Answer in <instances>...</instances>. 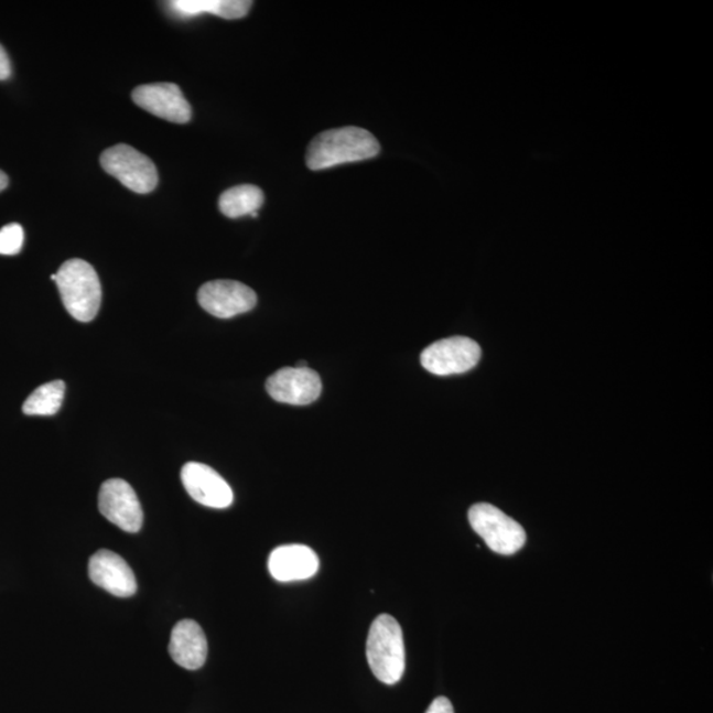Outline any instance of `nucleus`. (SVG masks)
<instances>
[{
  "mask_svg": "<svg viewBox=\"0 0 713 713\" xmlns=\"http://www.w3.org/2000/svg\"><path fill=\"white\" fill-rule=\"evenodd\" d=\"M251 6V2H245V0H173V2H166V9L179 19H192L203 15V13H213V15L229 20L241 19L248 15Z\"/></svg>",
  "mask_w": 713,
  "mask_h": 713,
  "instance_id": "nucleus-15",
  "label": "nucleus"
},
{
  "mask_svg": "<svg viewBox=\"0 0 713 713\" xmlns=\"http://www.w3.org/2000/svg\"><path fill=\"white\" fill-rule=\"evenodd\" d=\"M198 303L210 315L230 318L255 309L256 292L236 281H212L198 290Z\"/></svg>",
  "mask_w": 713,
  "mask_h": 713,
  "instance_id": "nucleus-8",
  "label": "nucleus"
},
{
  "mask_svg": "<svg viewBox=\"0 0 713 713\" xmlns=\"http://www.w3.org/2000/svg\"><path fill=\"white\" fill-rule=\"evenodd\" d=\"M24 244V230L19 224H10L0 229V256H17Z\"/></svg>",
  "mask_w": 713,
  "mask_h": 713,
  "instance_id": "nucleus-18",
  "label": "nucleus"
},
{
  "mask_svg": "<svg viewBox=\"0 0 713 713\" xmlns=\"http://www.w3.org/2000/svg\"><path fill=\"white\" fill-rule=\"evenodd\" d=\"M296 368H309V364H306V361H300V363L296 365Z\"/></svg>",
  "mask_w": 713,
  "mask_h": 713,
  "instance_id": "nucleus-22",
  "label": "nucleus"
},
{
  "mask_svg": "<svg viewBox=\"0 0 713 713\" xmlns=\"http://www.w3.org/2000/svg\"><path fill=\"white\" fill-rule=\"evenodd\" d=\"M132 101L150 115L172 123H188L192 108L176 84L162 83L138 86Z\"/></svg>",
  "mask_w": 713,
  "mask_h": 713,
  "instance_id": "nucleus-10",
  "label": "nucleus"
},
{
  "mask_svg": "<svg viewBox=\"0 0 713 713\" xmlns=\"http://www.w3.org/2000/svg\"><path fill=\"white\" fill-rule=\"evenodd\" d=\"M472 529L499 555H515L526 543V532L515 519L490 504L473 505L468 512Z\"/></svg>",
  "mask_w": 713,
  "mask_h": 713,
  "instance_id": "nucleus-4",
  "label": "nucleus"
},
{
  "mask_svg": "<svg viewBox=\"0 0 713 713\" xmlns=\"http://www.w3.org/2000/svg\"><path fill=\"white\" fill-rule=\"evenodd\" d=\"M379 151L381 145L371 132L349 126L318 134L306 150L305 160L310 170L322 171L376 158Z\"/></svg>",
  "mask_w": 713,
  "mask_h": 713,
  "instance_id": "nucleus-1",
  "label": "nucleus"
},
{
  "mask_svg": "<svg viewBox=\"0 0 713 713\" xmlns=\"http://www.w3.org/2000/svg\"><path fill=\"white\" fill-rule=\"evenodd\" d=\"M425 713H455L453 705L449 699L439 696L433 701Z\"/></svg>",
  "mask_w": 713,
  "mask_h": 713,
  "instance_id": "nucleus-19",
  "label": "nucleus"
},
{
  "mask_svg": "<svg viewBox=\"0 0 713 713\" xmlns=\"http://www.w3.org/2000/svg\"><path fill=\"white\" fill-rule=\"evenodd\" d=\"M56 284L66 311L77 322L89 323L101 306V282L93 266L83 259H69L56 274Z\"/></svg>",
  "mask_w": 713,
  "mask_h": 713,
  "instance_id": "nucleus-3",
  "label": "nucleus"
},
{
  "mask_svg": "<svg viewBox=\"0 0 713 713\" xmlns=\"http://www.w3.org/2000/svg\"><path fill=\"white\" fill-rule=\"evenodd\" d=\"M318 568L316 552L304 544L279 545L269 558L271 576L282 583L311 579L316 575Z\"/></svg>",
  "mask_w": 713,
  "mask_h": 713,
  "instance_id": "nucleus-13",
  "label": "nucleus"
},
{
  "mask_svg": "<svg viewBox=\"0 0 713 713\" xmlns=\"http://www.w3.org/2000/svg\"><path fill=\"white\" fill-rule=\"evenodd\" d=\"M102 169L126 188L145 195L156 188L158 170L150 158L128 144H118L101 155Z\"/></svg>",
  "mask_w": 713,
  "mask_h": 713,
  "instance_id": "nucleus-5",
  "label": "nucleus"
},
{
  "mask_svg": "<svg viewBox=\"0 0 713 713\" xmlns=\"http://www.w3.org/2000/svg\"><path fill=\"white\" fill-rule=\"evenodd\" d=\"M366 658L379 682L396 684L406 669V650L401 625L390 615H381L370 626Z\"/></svg>",
  "mask_w": 713,
  "mask_h": 713,
  "instance_id": "nucleus-2",
  "label": "nucleus"
},
{
  "mask_svg": "<svg viewBox=\"0 0 713 713\" xmlns=\"http://www.w3.org/2000/svg\"><path fill=\"white\" fill-rule=\"evenodd\" d=\"M482 348L468 337H451L433 343L421 356L423 368L435 376L463 375L475 368Z\"/></svg>",
  "mask_w": 713,
  "mask_h": 713,
  "instance_id": "nucleus-6",
  "label": "nucleus"
},
{
  "mask_svg": "<svg viewBox=\"0 0 713 713\" xmlns=\"http://www.w3.org/2000/svg\"><path fill=\"white\" fill-rule=\"evenodd\" d=\"M98 508L112 525L126 532H138L143 525L142 505L134 489L121 478L105 482L99 489Z\"/></svg>",
  "mask_w": 713,
  "mask_h": 713,
  "instance_id": "nucleus-7",
  "label": "nucleus"
},
{
  "mask_svg": "<svg viewBox=\"0 0 713 713\" xmlns=\"http://www.w3.org/2000/svg\"><path fill=\"white\" fill-rule=\"evenodd\" d=\"M182 482L188 495L196 503L208 508L226 509L235 499L230 485L209 465L185 464L182 469Z\"/></svg>",
  "mask_w": 713,
  "mask_h": 713,
  "instance_id": "nucleus-11",
  "label": "nucleus"
},
{
  "mask_svg": "<svg viewBox=\"0 0 713 713\" xmlns=\"http://www.w3.org/2000/svg\"><path fill=\"white\" fill-rule=\"evenodd\" d=\"M264 195L256 185L244 184L225 191L218 199V208L229 218L252 216L262 208Z\"/></svg>",
  "mask_w": 713,
  "mask_h": 713,
  "instance_id": "nucleus-16",
  "label": "nucleus"
},
{
  "mask_svg": "<svg viewBox=\"0 0 713 713\" xmlns=\"http://www.w3.org/2000/svg\"><path fill=\"white\" fill-rule=\"evenodd\" d=\"M65 383L52 381L40 386L26 398L23 404V412L31 417H52L57 414L62 408L65 396Z\"/></svg>",
  "mask_w": 713,
  "mask_h": 713,
  "instance_id": "nucleus-17",
  "label": "nucleus"
},
{
  "mask_svg": "<svg viewBox=\"0 0 713 713\" xmlns=\"http://www.w3.org/2000/svg\"><path fill=\"white\" fill-rule=\"evenodd\" d=\"M173 662L186 670L202 669L208 657L205 633L193 619H183L172 629L169 646Z\"/></svg>",
  "mask_w": 713,
  "mask_h": 713,
  "instance_id": "nucleus-14",
  "label": "nucleus"
},
{
  "mask_svg": "<svg viewBox=\"0 0 713 713\" xmlns=\"http://www.w3.org/2000/svg\"><path fill=\"white\" fill-rule=\"evenodd\" d=\"M266 390L277 402L305 406L317 401L322 395V379L310 368H283L266 382Z\"/></svg>",
  "mask_w": 713,
  "mask_h": 713,
  "instance_id": "nucleus-9",
  "label": "nucleus"
},
{
  "mask_svg": "<svg viewBox=\"0 0 713 713\" xmlns=\"http://www.w3.org/2000/svg\"><path fill=\"white\" fill-rule=\"evenodd\" d=\"M11 73H12V66H11L9 55H7V52L4 51L3 46L0 45V82H4V79H9L11 77Z\"/></svg>",
  "mask_w": 713,
  "mask_h": 713,
  "instance_id": "nucleus-20",
  "label": "nucleus"
},
{
  "mask_svg": "<svg viewBox=\"0 0 713 713\" xmlns=\"http://www.w3.org/2000/svg\"><path fill=\"white\" fill-rule=\"evenodd\" d=\"M89 577L99 588L117 597L134 596L137 579L128 562L116 552L99 550L89 561Z\"/></svg>",
  "mask_w": 713,
  "mask_h": 713,
  "instance_id": "nucleus-12",
  "label": "nucleus"
},
{
  "mask_svg": "<svg viewBox=\"0 0 713 713\" xmlns=\"http://www.w3.org/2000/svg\"><path fill=\"white\" fill-rule=\"evenodd\" d=\"M9 186V177L3 171H0V192H3Z\"/></svg>",
  "mask_w": 713,
  "mask_h": 713,
  "instance_id": "nucleus-21",
  "label": "nucleus"
}]
</instances>
